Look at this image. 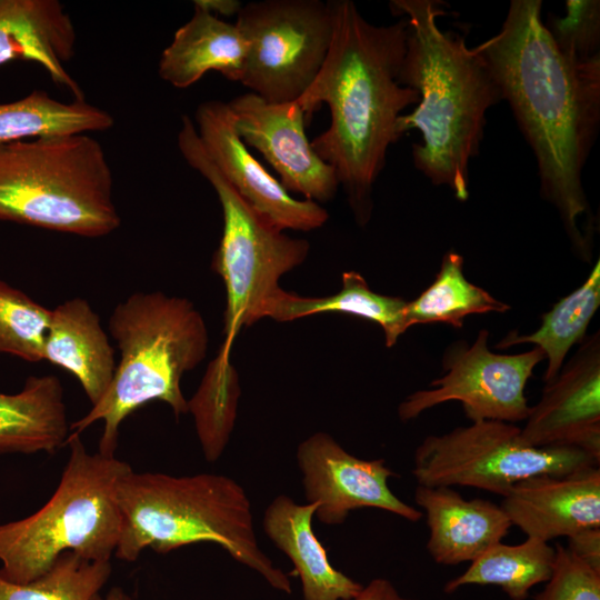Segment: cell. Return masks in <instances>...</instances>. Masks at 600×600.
Listing matches in <instances>:
<instances>
[{
	"mask_svg": "<svg viewBox=\"0 0 600 600\" xmlns=\"http://www.w3.org/2000/svg\"><path fill=\"white\" fill-rule=\"evenodd\" d=\"M330 6L333 28L328 56L297 102L306 118L328 104L330 126L310 143L334 170L357 221L366 224L387 151L401 138L398 119L420 97L399 82L407 19L376 26L350 0H330Z\"/></svg>",
	"mask_w": 600,
	"mask_h": 600,
	"instance_id": "obj_2",
	"label": "cell"
},
{
	"mask_svg": "<svg viewBox=\"0 0 600 600\" xmlns=\"http://www.w3.org/2000/svg\"><path fill=\"white\" fill-rule=\"evenodd\" d=\"M541 0H511L498 33L479 44L538 166L573 247L589 256L591 221L582 172L600 128V56L579 61L559 51L541 19Z\"/></svg>",
	"mask_w": 600,
	"mask_h": 600,
	"instance_id": "obj_1",
	"label": "cell"
},
{
	"mask_svg": "<svg viewBox=\"0 0 600 600\" xmlns=\"http://www.w3.org/2000/svg\"><path fill=\"white\" fill-rule=\"evenodd\" d=\"M249 44L236 23L194 8L191 19L180 27L162 51L158 73L174 88L186 89L208 71L230 81H240Z\"/></svg>",
	"mask_w": 600,
	"mask_h": 600,
	"instance_id": "obj_21",
	"label": "cell"
},
{
	"mask_svg": "<svg viewBox=\"0 0 600 600\" xmlns=\"http://www.w3.org/2000/svg\"><path fill=\"white\" fill-rule=\"evenodd\" d=\"M51 310L0 281V353L43 361Z\"/></svg>",
	"mask_w": 600,
	"mask_h": 600,
	"instance_id": "obj_30",
	"label": "cell"
},
{
	"mask_svg": "<svg viewBox=\"0 0 600 600\" xmlns=\"http://www.w3.org/2000/svg\"><path fill=\"white\" fill-rule=\"evenodd\" d=\"M227 103L242 142L266 158L289 193L317 203L336 196L340 187L336 172L312 149L304 131L306 114L297 101L270 103L248 92Z\"/></svg>",
	"mask_w": 600,
	"mask_h": 600,
	"instance_id": "obj_14",
	"label": "cell"
},
{
	"mask_svg": "<svg viewBox=\"0 0 600 600\" xmlns=\"http://www.w3.org/2000/svg\"><path fill=\"white\" fill-rule=\"evenodd\" d=\"M488 339L489 332L480 330L471 346L452 344L443 358L447 373L433 380L430 389L416 391L402 401L399 418L411 420L440 403L459 401L472 422L526 420L530 412L526 384L546 356L538 347L519 354H497L488 349Z\"/></svg>",
	"mask_w": 600,
	"mask_h": 600,
	"instance_id": "obj_11",
	"label": "cell"
},
{
	"mask_svg": "<svg viewBox=\"0 0 600 600\" xmlns=\"http://www.w3.org/2000/svg\"><path fill=\"white\" fill-rule=\"evenodd\" d=\"M200 142L229 184L260 216L280 230L310 231L323 226L329 213L311 200H298L250 153L238 136L227 102L200 103L194 114Z\"/></svg>",
	"mask_w": 600,
	"mask_h": 600,
	"instance_id": "obj_13",
	"label": "cell"
},
{
	"mask_svg": "<svg viewBox=\"0 0 600 600\" xmlns=\"http://www.w3.org/2000/svg\"><path fill=\"white\" fill-rule=\"evenodd\" d=\"M70 434L58 377H29L21 391L0 392V454L54 453Z\"/></svg>",
	"mask_w": 600,
	"mask_h": 600,
	"instance_id": "obj_22",
	"label": "cell"
},
{
	"mask_svg": "<svg viewBox=\"0 0 600 600\" xmlns=\"http://www.w3.org/2000/svg\"><path fill=\"white\" fill-rule=\"evenodd\" d=\"M240 396L238 373L230 359L217 356L208 366L188 412L194 418L197 434L208 462H216L227 447L237 417Z\"/></svg>",
	"mask_w": 600,
	"mask_h": 600,
	"instance_id": "obj_28",
	"label": "cell"
},
{
	"mask_svg": "<svg viewBox=\"0 0 600 600\" xmlns=\"http://www.w3.org/2000/svg\"><path fill=\"white\" fill-rule=\"evenodd\" d=\"M93 600H132L131 597L120 587H113L106 596L98 594Z\"/></svg>",
	"mask_w": 600,
	"mask_h": 600,
	"instance_id": "obj_36",
	"label": "cell"
},
{
	"mask_svg": "<svg viewBox=\"0 0 600 600\" xmlns=\"http://www.w3.org/2000/svg\"><path fill=\"white\" fill-rule=\"evenodd\" d=\"M43 359L72 373L91 406L108 391L117 367L100 318L82 298L66 300L51 310Z\"/></svg>",
	"mask_w": 600,
	"mask_h": 600,
	"instance_id": "obj_20",
	"label": "cell"
},
{
	"mask_svg": "<svg viewBox=\"0 0 600 600\" xmlns=\"http://www.w3.org/2000/svg\"><path fill=\"white\" fill-rule=\"evenodd\" d=\"M502 498V511L527 538L548 542L600 527L599 467L566 476L530 477Z\"/></svg>",
	"mask_w": 600,
	"mask_h": 600,
	"instance_id": "obj_16",
	"label": "cell"
},
{
	"mask_svg": "<svg viewBox=\"0 0 600 600\" xmlns=\"http://www.w3.org/2000/svg\"><path fill=\"white\" fill-rule=\"evenodd\" d=\"M600 344L590 337L541 399L530 407L521 436L533 447H577L600 459Z\"/></svg>",
	"mask_w": 600,
	"mask_h": 600,
	"instance_id": "obj_15",
	"label": "cell"
},
{
	"mask_svg": "<svg viewBox=\"0 0 600 600\" xmlns=\"http://www.w3.org/2000/svg\"><path fill=\"white\" fill-rule=\"evenodd\" d=\"M510 307L484 289L469 282L463 274V258L447 252L433 283L418 298L407 302L403 311L406 330L413 324L446 322L462 328L473 313L506 312Z\"/></svg>",
	"mask_w": 600,
	"mask_h": 600,
	"instance_id": "obj_27",
	"label": "cell"
},
{
	"mask_svg": "<svg viewBox=\"0 0 600 600\" xmlns=\"http://www.w3.org/2000/svg\"><path fill=\"white\" fill-rule=\"evenodd\" d=\"M440 0H391L393 16L408 22L407 50L399 82L420 100L398 119V133L417 129L422 142L412 147L417 170L434 186H447L460 201L469 197V164L479 154L487 111L502 101L500 88L479 46L469 48L437 19L446 16Z\"/></svg>",
	"mask_w": 600,
	"mask_h": 600,
	"instance_id": "obj_3",
	"label": "cell"
},
{
	"mask_svg": "<svg viewBox=\"0 0 600 600\" xmlns=\"http://www.w3.org/2000/svg\"><path fill=\"white\" fill-rule=\"evenodd\" d=\"M70 456L60 482L34 513L0 524V576L29 583L57 558L72 551L90 561H110L122 517L116 486L131 466L114 456L88 452L80 434H69Z\"/></svg>",
	"mask_w": 600,
	"mask_h": 600,
	"instance_id": "obj_7",
	"label": "cell"
},
{
	"mask_svg": "<svg viewBox=\"0 0 600 600\" xmlns=\"http://www.w3.org/2000/svg\"><path fill=\"white\" fill-rule=\"evenodd\" d=\"M177 140L183 159L213 187L222 208L223 232L211 267L227 293L226 338L219 353L230 357L240 329L263 318L268 302L282 290L279 279L306 260L310 244L283 233L238 194L206 153L187 114Z\"/></svg>",
	"mask_w": 600,
	"mask_h": 600,
	"instance_id": "obj_8",
	"label": "cell"
},
{
	"mask_svg": "<svg viewBox=\"0 0 600 600\" xmlns=\"http://www.w3.org/2000/svg\"><path fill=\"white\" fill-rule=\"evenodd\" d=\"M77 32L58 0H0V66L13 60L39 63L74 100H84L66 70L76 52Z\"/></svg>",
	"mask_w": 600,
	"mask_h": 600,
	"instance_id": "obj_17",
	"label": "cell"
},
{
	"mask_svg": "<svg viewBox=\"0 0 600 600\" xmlns=\"http://www.w3.org/2000/svg\"><path fill=\"white\" fill-rule=\"evenodd\" d=\"M550 579L533 600H600V572L560 543Z\"/></svg>",
	"mask_w": 600,
	"mask_h": 600,
	"instance_id": "obj_32",
	"label": "cell"
},
{
	"mask_svg": "<svg viewBox=\"0 0 600 600\" xmlns=\"http://www.w3.org/2000/svg\"><path fill=\"white\" fill-rule=\"evenodd\" d=\"M114 119L86 100L62 102L43 90L0 103V144L47 137L106 131Z\"/></svg>",
	"mask_w": 600,
	"mask_h": 600,
	"instance_id": "obj_24",
	"label": "cell"
},
{
	"mask_svg": "<svg viewBox=\"0 0 600 600\" xmlns=\"http://www.w3.org/2000/svg\"><path fill=\"white\" fill-rule=\"evenodd\" d=\"M408 301L373 292L358 272L342 274V288L327 297H301L281 290L264 308L263 318L292 321L322 313L342 312L377 322L392 347L404 331L403 311Z\"/></svg>",
	"mask_w": 600,
	"mask_h": 600,
	"instance_id": "obj_23",
	"label": "cell"
},
{
	"mask_svg": "<svg viewBox=\"0 0 600 600\" xmlns=\"http://www.w3.org/2000/svg\"><path fill=\"white\" fill-rule=\"evenodd\" d=\"M556 549L548 542L527 538L517 546L494 543L473 560L460 576L443 586L452 593L466 586H498L511 600H526L532 587L547 582L554 568Z\"/></svg>",
	"mask_w": 600,
	"mask_h": 600,
	"instance_id": "obj_25",
	"label": "cell"
},
{
	"mask_svg": "<svg viewBox=\"0 0 600 600\" xmlns=\"http://www.w3.org/2000/svg\"><path fill=\"white\" fill-rule=\"evenodd\" d=\"M599 462L577 447L530 446L513 423L482 420L424 438L416 449L412 474L426 487H472L503 497L527 478L566 476Z\"/></svg>",
	"mask_w": 600,
	"mask_h": 600,
	"instance_id": "obj_9",
	"label": "cell"
},
{
	"mask_svg": "<svg viewBox=\"0 0 600 600\" xmlns=\"http://www.w3.org/2000/svg\"><path fill=\"white\" fill-rule=\"evenodd\" d=\"M317 507V502L299 504L279 494L263 512L262 529L292 562L303 600H352L362 584L330 563L312 529Z\"/></svg>",
	"mask_w": 600,
	"mask_h": 600,
	"instance_id": "obj_19",
	"label": "cell"
},
{
	"mask_svg": "<svg viewBox=\"0 0 600 600\" xmlns=\"http://www.w3.org/2000/svg\"><path fill=\"white\" fill-rule=\"evenodd\" d=\"M352 600H416L402 597L393 583L386 578H374L362 586Z\"/></svg>",
	"mask_w": 600,
	"mask_h": 600,
	"instance_id": "obj_34",
	"label": "cell"
},
{
	"mask_svg": "<svg viewBox=\"0 0 600 600\" xmlns=\"http://www.w3.org/2000/svg\"><path fill=\"white\" fill-rule=\"evenodd\" d=\"M544 26L564 56L579 61L600 56L599 0H567L566 14L549 13Z\"/></svg>",
	"mask_w": 600,
	"mask_h": 600,
	"instance_id": "obj_31",
	"label": "cell"
},
{
	"mask_svg": "<svg viewBox=\"0 0 600 600\" xmlns=\"http://www.w3.org/2000/svg\"><path fill=\"white\" fill-rule=\"evenodd\" d=\"M242 2L239 0H194L193 8L202 9L213 16L217 14L231 17L239 14L242 9Z\"/></svg>",
	"mask_w": 600,
	"mask_h": 600,
	"instance_id": "obj_35",
	"label": "cell"
},
{
	"mask_svg": "<svg viewBox=\"0 0 600 600\" xmlns=\"http://www.w3.org/2000/svg\"><path fill=\"white\" fill-rule=\"evenodd\" d=\"M108 328L120 361L106 394L70 424V434L102 420L99 452L114 456L120 424L146 403L166 402L177 418L188 412L180 381L206 358L209 338L190 300L161 291L129 296L113 309Z\"/></svg>",
	"mask_w": 600,
	"mask_h": 600,
	"instance_id": "obj_5",
	"label": "cell"
},
{
	"mask_svg": "<svg viewBox=\"0 0 600 600\" xmlns=\"http://www.w3.org/2000/svg\"><path fill=\"white\" fill-rule=\"evenodd\" d=\"M414 501L426 513L430 531L427 549L440 564L472 562L501 542L511 527L500 506L483 499L466 500L451 487L418 484Z\"/></svg>",
	"mask_w": 600,
	"mask_h": 600,
	"instance_id": "obj_18",
	"label": "cell"
},
{
	"mask_svg": "<svg viewBox=\"0 0 600 600\" xmlns=\"http://www.w3.org/2000/svg\"><path fill=\"white\" fill-rule=\"evenodd\" d=\"M568 549L582 562L600 572V527L568 537Z\"/></svg>",
	"mask_w": 600,
	"mask_h": 600,
	"instance_id": "obj_33",
	"label": "cell"
},
{
	"mask_svg": "<svg viewBox=\"0 0 600 600\" xmlns=\"http://www.w3.org/2000/svg\"><path fill=\"white\" fill-rule=\"evenodd\" d=\"M111 572L110 561H90L66 551L29 583H13L0 576V600H93Z\"/></svg>",
	"mask_w": 600,
	"mask_h": 600,
	"instance_id": "obj_29",
	"label": "cell"
},
{
	"mask_svg": "<svg viewBox=\"0 0 600 600\" xmlns=\"http://www.w3.org/2000/svg\"><path fill=\"white\" fill-rule=\"evenodd\" d=\"M600 304V262L592 268L586 281L573 292L560 299L541 318L539 329L530 334L510 332L496 346L506 349L520 343H533L548 359L544 381L553 380L561 370L571 347L584 338L586 330Z\"/></svg>",
	"mask_w": 600,
	"mask_h": 600,
	"instance_id": "obj_26",
	"label": "cell"
},
{
	"mask_svg": "<svg viewBox=\"0 0 600 600\" xmlns=\"http://www.w3.org/2000/svg\"><path fill=\"white\" fill-rule=\"evenodd\" d=\"M0 220L87 238L117 230L102 146L88 134L0 144Z\"/></svg>",
	"mask_w": 600,
	"mask_h": 600,
	"instance_id": "obj_6",
	"label": "cell"
},
{
	"mask_svg": "<svg viewBox=\"0 0 600 600\" xmlns=\"http://www.w3.org/2000/svg\"><path fill=\"white\" fill-rule=\"evenodd\" d=\"M297 463L308 503L317 502L314 516L327 526L346 521L350 511L378 508L417 522L423 512L400 500L389 488L394 476L383 459H359L329 433L316 432L297 449Z\"/></svg>",
	"mask_w": 600,
	"mask_h": 600,
	"instance_id": "obj_12",
	"label": "cell"
},
{
	"mask_svg": "<svg viewBox=\"0 0 600 600\" xmlns=\"http://www.w3.org/2000/svg\"><path fill=\"white\" fill-rule=\"evenodd\" d=\"M249 48L240 83L270 103L297 101L312 84L332 39L330 1L264 0L236 22Z\"/></svg>",
	"mask_w": 600,
	"mask_h": 600,
	"instance_id": "obj_10",
	"label": "cell"
},
{
	"mask_svg": "<svg viewBox=\"0 0 600 600\" xmlns=\"http://www.w3.org/2000/svg\"><path fill=\"white\" fill-rule=\"evenodd\" d=\"M116 501L122 517L118 559L136 561L146 548L168 553L188 544L216 543L273 589L292 592L288 576L259 547L251 502L233 479L130 470L116 486Z\"/></svg>",
	"mask_w": 600,
	"mask_h": 600,
	"instance_id": "obj_4",
	"label": "cell"
}]
</instances>
